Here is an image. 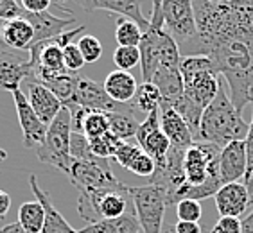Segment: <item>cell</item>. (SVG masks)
Here are the masks:
<instances>
[{"mask_svg":"<svg viewBox=\"0 0 253 233\" xmlns=\"http://www.w3.org/2000/svg\"><path fill=\"white\" fill-rule=\"evenodd\" d=\"M196 36L181 56H209L224 81L253 74V0H192Z\"/></svg>","mask_w":253,"mask_h":233,"instance_id":"6da1fadb","label":"cell"},{"mask_svg":"<svg viewBox=\"0 0 253 233\" xmlns=\"http://www.w3.org/2000/svg\"><path fill=\"white\" fill-rule=\"evenodd\" d=\"M151 22L144 31L138 45L140 50V68L144 83H151L158 68H180L181 54L176 39L166 31L162 0H153Z\"/></svg>","mask_w":253,"mask_h":233,"instance_id":"7a4b0ae2","label":"cell"},{"mask_svg":"<svg viewBox=\"0 0 253 233\" xmlns=\"http://www.w3.org/2000/svg\"><path fill=\"white\" fill-rule=\"evenodd\" d=\"M248 129L250 124L244 122L243 115L235 110V106L230 101L224 84H221L217 97L203 110L198 142H209L223 149L230 142L246 140Z\"/></svg>","mask_w":253,"mask_h":233,"instance_id":"3957f363","label":"cell"},{"mask_svg":"<svg viewBox=\"0 0 253 233\" xmlns=\"http://www.w3.org/2000/svg\"><path fill=\"white\" fill-rule=\"evenodd\" d=\"M70 136H72V122L70 112L63 108L58 116L47 127V135L42 146L36 147V156L42 163L61 170L68 176L72 156H70Z\"/></svg>","mask_w":253,"mask_h":233,"instance_id":"277c9868","label":"cell"},{"mask_svg":"<svg viewBox=\"0 0 253 233\" xmlns=\"http://www.w3.org/2000/svg\"><path fill=\"white\" fill-rule=\"evenodd\" d=\"M135 206V217L144 233H162L167 210V194L162 187H127Z\"/></svg>","mask_w":253,"mask_h":233,"instance_id":"5b68a950","label":"cell"},{"mask_svg":"<svg viewBox=\"0 0 253 233\" xmlns=\"http://www.w3.org/2000/svg\"><path fill=\"white\" fill-rule=\"evenodd\" d=\"M68 178L79 192L81 190L124 189L126 187L113 176L108 160H102V158H97L93 161L72 160Z\"/></svg>","mask_w":253,"mask_h":233,"instance_id":"8992f818","label":"cell"},{"mask_svg":"<svg viewBox=\"0 0 253 233\" xmlns=\"http://www.w3.org/2000/svg\"><path fill=\"white\" fill-rule=\"evenodd\" d=\"M166 31L176 39L178 47L196 36V16L192 0H162Z\"/></svg>","mask_w":253,"mask_h":233,"instance_id":"52a82bcc","label":"cell"},{"mask_svg":"<svg viewBox=\"0 0 253 233\" xmlns=\"http://www.w3.org/2000/svg\"><path fill=\"white\" fill-rule=\"evenodd\" d=\"M127 104H121V102L113 101L106 93V90H104V86L101 83L79 76L78 83H76V90H74L72 101H70V104L67 108L81 106V108H86V110H93V112L113 113V112H122Z\"/></svg>","mask_w":253,"mask_h":233,"instance_id":"ba28073f","label":"cell"},{"mask_svg":"<svg viewBox=\"0 0 253 233\" xmlns=\"http://www.w3.org/2000/svg\"><path fill=\"white\" fill-rule=\"evenodd\" d=\"M135 138H136V142H138L140 149L153 158L155 169L166 163L167 153H169V149H170V142L167 140L166 133L162 131L158 110L149 113V115L140 122V126L136 129Z\"/></svg>","mask_w":253,"mask_h":233,"instance_id":"9c48e42d","label":"cell"},{"mask_svg":"<svg viewBox=\"0 0 253 233\" xmlns=\"http://www.w3.org/2000/svg\"><path fill=\"white\" fill-rule=\"evenodd\" d=\"M221 147L209 142H194L183 156V170L185 180L190 187H198L209 178V167L212 161L219 158Z\"/></svg>","mask_w":253,"mask_h":233,"instance_id":"30bf717a","label":"cell"},{"mask_svg":"<svg viewBox=\"0 0 253 233\" xmlns=\"http://www.w3.org/2000/svg\"><path fill=\"white\" fill-rule=\"evenodd\" d=\"M223 78L215 70H203L183 78V95L194 101L200 108H207L219 93Z\"/></svg>","mask_w":253,"mask_h":233,"instance_id":"8fae6325","label":"cell"},{"mask_svg":"<svg viewBox=\"0 0 253 233\" xmlns=\"http://www.w3.org/2000/svg\"><path fill=\"white\" fill-rule=\"evenodd\" d=\"M11 95H13V101H15L16 115H18L20 127H22V135H24V146L27 149L42 146L45 140V135H47V126L33 112V108H31L24 92L16 90Z\"/></svg>","mask_w":253,"mask_h":233,"instance_id":"7c38bea8","label":"cell"},{"mask_svg":"<svg viewBox=\"0 0 253 233\" xmlns=\"http://www.w3.org/2000/svg\"><path fill=\"white\" fill-rule=\"evenodd\" d=\"M76 4L86 13L93 11H110V13H117L122 18H129L135 24H138L142 31L149 27V20L142 13L140 0H74Z\"/></svg>","mask_w":253,"mask_h":233,"instance_id":"4fadbf2b","label":"cell"},{"mask_svg":"<svg viewBox=\"0 0 253 233\" xmlns=\"http://www.w3.org/2000/svg\"><path fill=\"white\" fill-rule=\"evenodd\" d=\"M33 76L29 58H20L13 50H0V88L5 92L20 90L22 81H29Z\"/></svg>","mask_w":253,"mask_h":233,"instance_id":"5bb4252c","label":"cell"},{"mask_svg":"<svg viewBox=\"0 0 253 233\" xmlns=\"http://www.w3.org/2000/svg\"><path fill=\"white\" fill-rule=\"evenodd\" d=\"M248 169V156H246V144L244 140L230 142L219 153V174L223 185L235 183L244 178Z\"/></svg>","mask_w":253,"mask_h":233,"instance_id":"9a60e30c","label":"cell"},{"mask_svg":"<svg viewBox=\"0 0 253 233\" xmlns=\"http://www.w3.org/2000/svg\"><path fill=\"white\" fill-rule=\"evenodd\" d=\"M215 206L221 217H241L252 204L248 189L244 183H226L214 195Z\"/></svg>","mask_w":253,"mask_h":233,"instance_id":"2e32d148","label":"cell"},{"mask_svg":"<svg viewBox=\"0 0 253 233\" xmlns=\"http://www.w3.org/2000/svg\"><path fill=\"white\" fill-rule=\"evenodd\" d=\"M25 97L29 101L33 112L38 115V118L47 127L50 126V122L65 108L61 104V101L50 92L49 88H45L43 84L36 83V81H27V93H25Z\"/></svg>","mask_w":253,"mask_h":233,"instance_id":"e0dca14e","label":"cell"},{"mask_svg":"<svg viewBox=\"0 0 253 233\" xmlns=\"http://www.w3.org/2000/svg\"><path fill=\"white\" fill-rule=\"evenodd\" d=\"M158 116H160L162 131L166 133L167 140L170 142V146L178 147V149H189V147L194 144V136L190 133L185 120H183L172 108L167 106L166 102H160Z\"/></svg>","mask_w":253,"mask_h":233,"instance_id":"ac0fdd59","label":"cell"},{"mask_svg":"<svg viewBox=\"0 0 253 233\" xmlns=\"http://www.w3.org/2000/svg\"><path fill=\"white\" fill-rule=\"evenodd\" d=\"M34 29V41L33 45L42 43L45 39L56 38L61 33L70 27V25L76 24V18H59V16H54L49 11H43V13H27L25 11L24 16Z\"/></svg>","mask_w":253,"mask_h":233,"instance_id":"d6986e66","label":"cell"},{"mask_svg":"<svg viewBox=\"0 0 253 233\" xmlns=\"http://www.w3.org/2000/svg\"><path fill=\"white\" fill-rule=\"evenodd\" d=\"M29 183H31V190H33L34 197H36V201L42 203L43 212H45V223H43V228H42V233H78V230H74L72 226L67 223V219L59 214L58 208L52 204L49 192H45V190L40 189L38 180H36L34 174L29 176Z\"/></svg>","mask_w":253,"mask_h":233,"instance_id":"ffe728a7","label":"cell"},{"mask_svg":"<svg viewBox=\"0 0 253 233\" xmlns=\"http://www.w3.org/2000/svg\"><path fill=\"white\" fill-rule=\"evenodd\" d=\"M34 41L33 25L25 18L5 20L0 25V45L13 50H29Z\"/></svg>","mask_w":253,"mask_h":233,"instance_id":"44dd1931","label":"cell"},{"mask_svg":"<svg viewBox=\"0 0 253 233\" xmlns=\"http://www.w3.org/2000/svg\"><path fill=\"white\" fill-rule=\"evenodd\" d=\"M106 93L113 99L115 102H121V104H127L131 102L133 97L136 93V88L138 83L136 79L133 78L129 72H124V70H115V72H110L102 83Z\"/></svg>","mask_w":253,"mask_h":233,"instance_id":"7402d4cb","label":"cell"},{"mask_svg":"<svg viewBox=\"0 0 253 233\" xmlns=\"http://www.w3.org/2000/svg\"><path fill=\"white\" fill-rule=\"evenodd\" d=\"M108 122H110V133L121 138V140H127L136 135V129L140 126V116L146 118V115H142L131 102L127 104L122 112H113L106 113Z\"/></svg>","mask_w":253,"mask_h":233,"instance_id":"603a6c76","label":"cell"},{"mask_svg":"<svg viewBox=\"0 0 253 233\" xmlns=\"http://www.w3.org/2000/svg\"><path fill=\"white\" fill-rule=\"evenodd\" d=\"M151 83L160 90L164 102H170L183 95V78L180 68H158Z\"/></svg>","mask_w":253,"mask_h":233,"instance_id":"cb8c5ba5","label":"cell"},{"mask_svg":"<svg viewBox=\"0 0 253 233\" xmlns=\"http://www.w3.org/2000/svg\"><path fill=\"white\" fill-rule=\"evenodd\" d=\"M166 104L172 108V110L185 120L190 133L194 136V142H198V138H200V124H201V116H203V108L198 106L194 101H190L187 95H181V97L174 99V101H170V102H166Z\"/></svg>","mask_w":253,"mask_h":233,"instance_id":"d4e9b609","label":"cell"},{"mask_svg":"<svg viewBox=\"0 0 253 233\" xmlns=\"http://www.w3.org/2000/svg\"><path fill=\"white\" fill-rule=\"evenodd\" d=\"M140 224L135 215L124 214L117 219H104L99 223L88 224L78 233H138Z\"/></svg>","mask_w":253,"mask_h":233,"instance_id":"484cf974","label":"cell"},{"mask_svg":"<svg viewBox=\"0 0 253 233\" xmlns=\"http://www.w3.org/2000/svg\"><path fill=\"white\" fill-rule=\"evenodd\" d=\"M45 212L40 201H27L18 210V224L25 233H42Z\"/></svg>","mask_w":253,"mask_h":233,"instance_id":"4316f807","label":"cell"},{"mask_svg":"<svg viewBox=\"0 0 253 233\" xmlns=\"http://www.w3.org/2000/svg\"><path fill=\"white\" fill-rule=\"evenodd\" d=\"M162 102V93L160 90L153 83H140L136 88V93L133 97L131 104L142 113V115H149V113L156 112L160 108Z\"/></svg>","mask_w":253,"mask_h":233,"instance_id":"83f0119b","label":"cell"},{"mask_svg":"<svg viewBox=\"0 0 253 233\" xmlns=\"http://www.w3.org/2000/svg\"><path fill=\"white\" fill-rule=\"evenodd\" d=\"M115 39H117L119 47H138L142 39L144 31L138 27V24H135L129 18H117L115 22Z\"/></svg>","mask_w":253,"mask_h":233,"instance_id":"f1b7e54d","label":"cell"},{"mask_svg":"<svg viewBox=\"0 0 253 233\" xmlns=\"http://www.w3.org/2000/svg\"><path fill=\"white\" fill-rule=\"evenodd\" d=\"M122 142L113 133L108 131L106 135L97 136V138H88V144H90V149H92L93 156L102 158V160H108V158H113V155L117 153V149L121 147Z\"/></svg>","mask_w":253,"mask_h":233,"instance_id":"f546056e","label":"cell"},{"mask_svg":"<svg viewBox=\"0 0 253 233\" xmlns=\"http://www.w3.org/2000/svg\"><path fill=\"white\" fill-rule=\"evenodd\" d=\"M110 131V122L104 112H93L88 110L83 118V135L86 138H97Z\"/></svg>","mask_w":253,"mask_h":233,"instance_id":"4dcf8cb0","label":"cell"},{"mask_svg":"<svg viewBox=\"0 0 253 233\" xmlns=\"http://www.w3.org/2000/svg\"><path fill=\"white\" fill-rule=\"evenodd\" d=\"M113 63L117 65L119 70L129 72L131 68L140 65V50L138 47H117L113 52Z\"/></svg>","mask_w":253,"mask_h":233,"instance_id":"1f68e13d","label":"cell"},{"mask_svg":"<svg viewBox=\"0 0 253 233\" xmlns=\"http://www.w3.org/2000/svg\"><path fill=\"white\" fill-rule=\"evenodd\" d=\"M70 156H72V160H97V156H93L92 149H90L88 138L81 133H72V136H70Z\"/></svg>","mask_w":253,"mask_h":233,"instance_id":"d6a6232c","label":"cell"},{"mask_svg":"<svg viewBox=\"0 0 253 233\" xmlns=\"http://www.w3.org/2000/svg\"><path fill=\"white\" fill-rule=\"evenodd\" d=\"M78 47L81 50L84 63H95L102 56V45L95 36L92 34H84L78 39Z\"/></svg>","mask_w":253,"mask_h":233,"instance_id":"836d02e7","label":"cell"},{"mask_svg":"<svg viewBox=\"0 0 253 233\" xmlns=\"http://www.w3.org/2000/svg\"><path fill=\"white\" fill-rule=\"evenodd\" d=\"M176 215L178 221H185V223H200L203 208H201L200 201L194 199H183L176 204Z\"/></svg>","mask_w":253,"mask_h":233,"instance_id":"e575fe53","label":"cell"},{"mask_svg":"<svg viewBox=\"0 0 253 233\" xmlns=\"http://www.w3.org/2000/svg\"><path fill=\"white\" fill-rule=\"evenodd\" d=\"M246 156H248V169H246V174H244V187L248 189V194H250V201L253 204V118H252V124H250V129H248V135H246Z\"/></svg>","mask_w":253,"mask_h":233,"instance_id":"d590c367","label":"cell"},{"mask_svg":"<svg viewBox=\"0 0 253 233\" xmlns=\"http://www.w3.org/2000/svg\"><path fill=\"white\" fill-rule=\"evenodd\" d=\"M127 170H131L133 174L142 176V178H151L153 172H155V161H153L151 156L140 151L135 156V160L131 161V165L127 167Z\"/></svg>","mask_w":253,"mask_h":233,"instance_id":"8d00e7d4","label":"cell"},{"mask_svg":"<svg viewBox=\"0 0 253 233\" xmlns=\"http://www.w3.org/2000/svg\"><path fill=\"white\" fill-rule=\"evenodd\" d=\"M63 63L65 68L72 74H78L84 67V59L81 56V50H79L78 43H70L63 49Z\"/></svg>","mask_w":253,"mask_h":233,"instance_id":"74e56055","label":"cell"},{"mask_svg":"<svg viewBox=\"0 0 253 233\" xmlns=\"http://www.w3.org/2000/svg\"><path fill=\"white\" fill-rule=\"evenodd\" d=\"M25 9L20 5L18 0H0V20H15L22 18Z\"/></svg>","mask_w":253,"mask_h":233,"instance_id":"f35d334b","label":"cell"},{"mask_svg":"<svg viewBox=\"0 0 253 233\" xmlns=\"http://www.w3.org/2000/svg\"><path fill=\"white\" fill-rule=\"evenodd\" d=\"M210 233H241L239 217H219Z\"/></svg>","mask_w":253,"mask_h":233,"instance_id":"ab89813d","label":"cell"},{"mask_svg":"<svg viewBox=\"0 0 253 233\" xmlns=\"http://www.w3.org/2000/svg\"><path fill=\"white\" fill-rule=\"evenodd\" d=\"M52 0H20V5L27 13H43L50 7Z\"/></svg>","mask_w":253,"mask_h":233,"instance_id":"60d3db41","label":"cell"},{"mask_svg":"<svg viewBox=\"0 0 253 233\" xmlns=\"http://www.w3.org/2000/svg\"><path fill=\"white\" fill-rule=\"evenodd\" d=\"M176 233H203L200 223H185V221H178L174 226Z\"/></svg>","mask_w":253,"mask_h":233,"instance_id":"b9f144b4","label":"cell"},{"mask_svg":"<svg viewBox=\"0 0 253 233\" xmlns=\"http://www.w3.org/2000/svg\"><path fill=\"white\" fill-rule=\"evenodd\" d=\"M11 208V195L0 189V219H4Z\"/></svg>","mask_w":253,"mask_h":233,"instance_id":"7bdbcfd3","label":"cell"},{"mask_svg":"<svg viewBox=\"0 0 253 233\" xmlns=\"http://www.w3.org/2000/svg\"><path fill=\"white\" fill-rule=\"evenodd\" d=\"M241 233H253V210L241 221Z\"/></svg>","mask_w":253,"mask_h":233,"instance_id":"ee69618b","label":"cell"},{"mask_svg":"<svg viewBox=\"0 0 253 233\" xmlns=\"http://www.w3.org/2000/svg\"><path fill=\"white\" fill-rule=\"evenodd\" d=\"M20 228V224L18 223H13V224H7V226H4V228L0 230V233H16Z\"/></svg>","mask_w":253,"mask_h":233,"instance_id":"f6af8a7d","label":"cell"},{"mask_svg":"<svg viewBox=\"0 0 253 233\" xmlns=\"http://www.w3.org/2000/svg\"><path fill=\"white\" fill-rule=\"evenodd\" d=\"M162 233H176L174 232V226H169V224H164V228H162Z\"/></svg>","mask_w":253,"mask_h":233,"instance_id":"bcb514c9","label":"cell"},{"mask_svg":"<svg viewBox=\"0 0 253 233\" xmlns=\"http://www.w3.org/2000/svg\"><path fill=\"white\" fill-rule=\"evenodd\" d=\"M5 158H7V153L4 149H0V161H4Z\"/></svg>","mask_w":253,"mask_h":233,"instance_id":"7dc6e473","label":"cell"},{"mask_svg":"<svg viewBox=\"0 0 253 233\" xmlns=\"http://www.w3.org/2000/svg\"><path fill=\"white\" fill-rule=\"evenodd\" d=\"M212 4H224V2H228V0H209Z\"/></svg>","mask_w":253,"mask_h":233,"instance_id":"c3c4849f","label":"cell"}]
</instances>
